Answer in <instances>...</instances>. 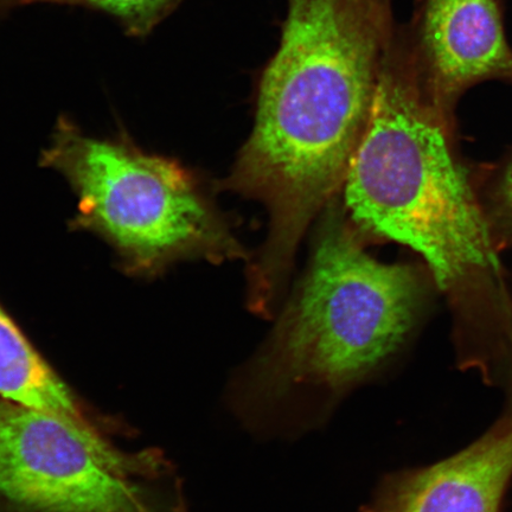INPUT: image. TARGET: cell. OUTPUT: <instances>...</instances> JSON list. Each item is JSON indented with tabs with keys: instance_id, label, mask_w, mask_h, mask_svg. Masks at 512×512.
<instances>
[{
	"instance_id": "obj_1",
	"label": "cell",
	"mask_w": 512,
	"mask_h": 512,
	"mask_svg": "<svg viewBox=\"0 0 512 512\" xmlns=\"http://www.w3.org/2000/svg\"><path fill=\"white\" fill-rule=\"evenodd\" d=\"M401 25L384 55L373 105L345 176L358 226L424 256L464 320L511 326V304L488 216L447 139Z\"/></svg>"
},
{
	"instance_id": "obj_8",
	"label": "cell",
	"mask_w": 512,
	"mask_h": 512,
	"mask_svg": "<svg viewBox=\"0 0 512 512\" xmlns=\"http://www.w3.org/2000/svg\"><path fill=\"white\" fill-rule=\"evenodd\" d=\"M183 0H0V15L32 4L80 6L111 16L127 36H149Z\"/></svg>"
},
{
	"instance_id": "obj_4",
	"label": "cell",
	"mask_w": 512,
	"mask_h": 512,
	"mask_svg": "<svg viewBox=\"0 0 512 512\" xmlns=\"http://www.w3.org/2000/svg\"><path fill=\"white\" fill-rule=\"evenodd\" d=\"M0 512H188L157 450L0 398Z\"/></svg>"
},
{
	"instance_id": "obj_2",
	"label": "cell",
	"mask_w": 512,
	"mask_h": 512,
	"mask_svg": "<svg viewBox=\"0 0 512 512\" xmlns=\"http://www.w3.org/2000/svg\"><path fill=\"white\" fill-rule=\"evenodd\" d=\"M421 303L413 268L371 258L329 210L310 270L249 363L240 399L251 408L337 398L401 349Z\"/></svg>"
},
{
	"instance_id": "obj_7",
	"label": "cell",
	"mask_w": 512,
	"mask_h": 512,
	"mask_svg": "<svg viewBox=\"0 0 512 512\" xmlns=\"http://www.w3.org/2000/svg\"><path fill=\"white\" fill-rule=\"evenodd\" d=\"M0 398L57 416L85 430L108 428L44 360L0 304Z\"/></svg>"
},
{
	"instance_id": "obj_9",
	"label": "cell",
	"mask_w": 512,
	"mask_h": 512,
	"mask_svg": "<svg viewBox=\"0 0 512 512\" xmlns=\"http://www.w3.org/2000/svg\"><path fill=\"white\" fill-rule=\"evenodd\" d=\"M488 220L497 246L503 241L512 243V157L499 179L494 196V207Z\"/></svg>"
},
{
	"instance_id": "obj_6",
	"label": "cell",
	"mask_w": 512,
	"mask_h": 512,
	"mask_svg": "<svg viewBox=\"0 0 512 512\" xmlns=\"http://www.w3.org/2000/svg\"><path fill=\"white\" fill-rule=\"evenodd\" d=\"M512 478V422L438 464L390 475L366 512H499Z\"/></svg>"
},
{
	"instance_id": "obj_3",
	"label": "cell",
	"mask_w": 512,
	"mask_h": 512,
	"mask_svg": "<svg viewBox=\"0 0 512 512\" xmlns=\"http://www.w3.org/2000/svg\"><path fill=\"white\" fill-rule=\"evenodd\" d=\"M40 165L59 172L78 198L70 229L99 236L131 277L153 279L183 260L242 255L198 179L124 133L92 137L62 115Z\"/></svg>"
},
{
	"instance_id": "obj_5",
	"label": "cell",
	"mask_w": 512,
	"mask_h": 512,
	"mask_svg": "<svg viewBox=\"0 0 512 512\" xmlns=\"http://www.w3.org/2000/svg\"><path fill=\"white\" fill-rule=\"evenodd\" d=\"M402 30L422 86L451 124L467 88L485 80L512 83V50L496 0H418Z\"/></svg>"
}]
</instances>
